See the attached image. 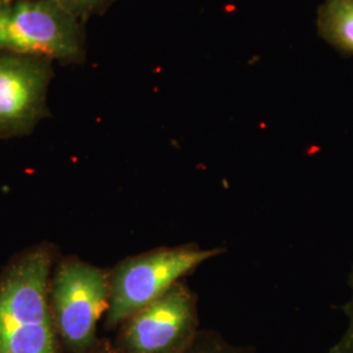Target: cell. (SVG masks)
<instances>
[{
  "label": "cell",
  "mask_w": 353,
  "mask_h": 353,
  "mask_svg": "<svg viewBox=\"0 0 353 353\" xmlns=\"http://www.w3.org/2000/svg\"><path fill=\"white\" fill-rule=\"evenodd\" d=\"M52 254L26 252L0 278V353H58L49 303Z\"/></svg>",
  "instance_id": "6da1fadb"
},
{
  "label": "cell",
  "mask_w": 353,
  "mask_h": 353,
  "mask_svg": "<svg viewBox=\"0 0 353 353\" xmlns=\"http://www.w3.org/2000/svg\"><path fill=\"white\" fill-rule=\"evenodd\" d=\"M0 51L84 63V23L57 0H0Z\"/></svg>",
  "instance_id": "7a4b0ae2"
},
{
  "label": "cell",
  "mask_w": 353,
  "mask_h": 353,
  "mask_svg": "<svg viewBox=\"0 0 353 353\" xmlns=\"http://www.w3.org/2000/svg\"><path fill=\"white\" fill-rule=\"evenodd\" d=\"M224 252L186 243L126 258L109 274L110 299L105 326L109 330L121 327L130 316L161 297L181 279Z\"/></svg>",
  "instance_id": "3957f363"
},
{
  "label": "cell",
  "mask_w": 353,
  "mask_h": 353,
  "mask_svg": "<svg viewBox=\"0 0 353 353\" xmlns=\"http://www.w3.org/2000/svg\"><path fill=\"white\" fill-rule=\"evenodd\" d=\"M50 299L55 326L65 345L76 353L88 352L96 345L99 321L109 307V274L79 259H67L52 279Z\"/></svg>",
  "instance_id": "277c9868"
},
{
  "label": "cell",
  "mask_w": 353,
  "mask_h": 353,
  "mask_svg": "<svg viewBox=\"0 0 353 353\" xmlns=\"http://www.w3.org/2000/svg\"><path fill=\"white\" fill-rule=\"evenodd\" d=\"M198 297L178 281L122 323L119 353H185L199 334Z\"/></svg>",
  "instance_id": "5b68a950"
},
{
  "label": "cell",
  "mask_w": 353,
  "mask_h": 353,
  "mask_svg": "<svg viewBox=\"0 0 353 353\" xmlns=\"http://www.w3.org/2000/svg\"><path fill=\"white\" fill-rule=\"evenodd\" d=\"M52 61L0 51V138L23 137L50 115Z\"/></svg>",
  "instance_id": "8992f818"
},
{
  "label": "cell",
  "mask_w": 353,
  "mask_h": 353,
  "mask_svg": "<svg viewBox=\"0 0 353 353\" xmlns=\"http://www.w3.org/2000/svg\"><path fill=\"white\" fill-rule=\"evenodd\" d=\"M316 26L318 36L332 49L353 57V0H323Z\"/></svg>",
  "instance_id": "52a82bcc"
},
{
  "label": "cell",
  "mask_w": 353,
  "mask_h": 353,
  "mask_svg": "<svg viewBox=\"0 0 353 353\" xmlns=\"http://www.w3.org/2000/svg\"><path fill=\"white\" fill-rule=\"evenodd\" d=\"M185 353H255L250 347L230 344L220 334L201 330L192 345Z\"/></svg>",
  "instance_id": "ba28073f"
},
{
  "label": "cell",
  "mask_w": 353,
  "mask_h": 353,
  "mask_svg": "<svg viewBox=\"0 0 353 353\" xmlns=\"http://www.w3.org/2000/svg\"><path fill=\"white\" fill-rule=\"evenodd\" d=\"M67 12L84 24L92 16L106 12L115 0H57Z\"/></svg>",
  "instance_id": "9c48e42d"
},
{
  "label": "cell",
  "mask_w": 353,
  "mask_h": 353,
  "mask_svg": "<svg viewBox=\"0 0 353 353\" xmlns=\"http://www.w3.org/2000/svg\"><path fill=\"white\" fill-rule=\"evenodd\" d=\"M350 287L352 290V299L351 301L344 305V312L348 316V328L341 336V341H338L331 350L330 353H353V267L350 279H348Z\"/></svg>",
  "instance_id": "30bf717a"
},
{
  "label": "cell",
  "mask_w": 353,
  "mask_h": 353,
  "mask_svg": "<svg viewBox=\"0 0 353 353\" xmlns=\"http://www.w3.org/2000/svg\"><path fill=\"white\" fill-rule=\"evenodd\" d=\"M85 353H119L117 351V348L114 350L109 344H101V345H94L92 350H89Z\"/></svg>",
  "instance_id": "8fae6325"
}]
</instances>
